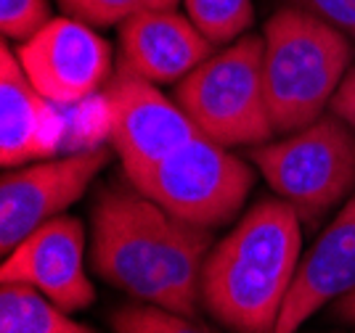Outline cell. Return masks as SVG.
I'll use <instances>...</instances> for the list:
<instances>
[{"mask_svg": "<svg viewBox=\"0 0 355 333\" xmlns=\"http://www.w3.org/2000/svg\"><path fill=\"white\" fill-rule=\"evenodd\" d=\"M51 302L24 283H3L0 291V333H93L88 325L69 320Z\"/></svg>", "mask_w": 355, "mask_h": 333, "instance_id": "14", "label": "cell"}, {"mask_svg": "<svg viewBox=\"0 0 355 333\" xmlns=\"http://www.w3.org/2000/svg\"><path fill=\"white\" fill-rule=\"evenodd\" d=\"M3 283H24L61 309H83L96 291L85 276V231L74 217H53L6 254Z\"/></svg>", "mask_w": 355, "mask_h": 333, "instance_id": "10", "label": "cell"}, {"mask_svg": "<svg viewBox=\"0 0 355 333\" xmlns=\"http://www.w3.org/2000/svg\"><path fill=\"white\" fill-rule=\"evenodd\" d=\"M196 29L212 45L231 43L252 24V0H183Z\"/></svg>", "mask_w": 355, "mask_h": 333, "instance_id": "15", "label": "cell"}, {"mask_svg": "<svg viewBox=\"0 0 355 333\" xmlns=\"http://www.w3.org/2000/svg\"><path fill=\"white\" fill-rule=\"evenodd\" d=\"M112 159L106 148H88L56 161L6 172L0 180V249L8 254L30 233L74 204Z\"/></svg>", "mask_w": 355, "mask_h": 333, "instance_id": "9", "label": "cell"}, {"mask_svg": "<svg viewBox=\"0 0 355 333\" xmlns=\"http://www.w3.org/2000/svg\"><path fill=\"white\" fill-rule=\"evenodd\" d=\"M252 161L300 219L315 225L355 188V130L321 114L282 143L254 145Z\"/></svg>", "mask_w": 355, "mask_h": 333, "instance_id": "5", "label": "cell"}, {"mask_svg": "<svg viewBox=\"0 0 355 333\" xmlns=\"http://www.w3.org/2000/svg\"><path fill=\"white\" fill-rule=\"evenodd\" d=\"M51 21L48 0H0V27L3 35L16 43L30 40L37 29Z\"/></svg>", "mask_w": 355, "mask_h": 333, "instance_id": "18", "label": "cell"}, {"mask_svg": "<svg viewBox=\"0 0 355 333\" xmlns=\"http://www.w3.org/2000/svg\"><path fill=\"white\" fill-rule=\"evenodd\" d=\"M331 114H337L342 122H347L350 127L355 130V66L347 69L345 80L340 82L334 98H331Z\"/></svg>", "mask_w": 355, "mask_h": 333, "instance_id": "20", "label": "cell"}, {"mask_svg": "<svg viewBox=\"0 0 355 333\" xmlns=\"http://www.w3.org/2000/svg\"><path fill=\"white\" fill-rule=\"evenodd\" d=\"M295 8L318 16L321 21L355 40V0H289Z\"/></svg>", "mask_w": 355, "mask_h": 333, "instance_id": "19", "label": "cell"}, {"mask_svg": "<svg viewBox=\"0 0 355 333\" xmlns=\"http://www.w3.org/2000/svg\"><path fill=\"white\" fill-rule=\"evenodd\" d=\"M300 215L263 199L207 254L202 305L236 333H273L300 267Z\"/></svg>", "mask_w": 355, "mask_h": 333, "instance_id": "2", "label": "cell"}, {"mask_svg": "<svg viewBox=\"0 0 355 333\" xmlns=\"http://www.w3.org/2000/svg\"><path fill=\"white\" fill-rule=\"evenodd\" d=\"M35 90L59 106L85 101L112 80V48L96 29L59 16L37 29L16 51Z\"/></svg>", "mask_w": 355, "mask_h": 333, "instance_id": "8", "label": "cell"}, {"mask_svg": "<svg viewBox=\"0 0 355 333\" xmlns=\"http://www.w3.org/2000/svg\"><path fill=\"white\" fill-rule=\"evenodd\" d=\"M0 161L6 170L56 151L61 138V119L51 109L19 64V56L8 45L0 51Z\"/></svg>", "mask_w": 355, "mask_h": 333, "instance_id": "13", "label": "cell"}, {"mask_svg": "<svg viewBox=\"0 0 355 333\" xmlns=\"http://www.w3.org/2000/svg\"><path fill=\"white\" fill-rule=\"evenodd\" d=\"M104 103L112 143L122 159L128 180L148 172L178 148L191 143L196 135H202L180 106L167 101L154 82L122 64L106 82Z\"/></svg>", "mask_w": 355, "mask_h": 333, "instance_id": "7", "label": "cell"}, {"mask_svg": "<svg viewBox=\"0 0 355 333\" xmlns=\"http://www.w3.org/2000/svg\"><path fill=\"white\" fill-rule=\"evenodd\" d=\"M130 183L170 215L209 231L234 219L244 206L254 172L225 145L196 135Z\"/></svg>", "mask_w": 355, "mask_h": 333, "instance_id": "6", "label": "cell"}, {"mask_svg": "<svg viewBox=\"0 0 355 333\" xmlns=\"http://www.w3.org/2000/svg\"><path fill=\"white\" fill-rule=\"evenodd\" d=\"M355 289V193L300 262L273 333L297 328L326 302Z\"/></svg>", "mask_w": 355, "mask_h": 333, "instance_id": "11", "label": "cell"}, {"mask_svg": "<svg viewBox=\"0 0 355 333\" xmlns=\"http://www.w3.org/2000/svg\"><path fill=\"white\" fill-rule=\"evenodd\" d=\"M209 231L170 215L133 183L93 201V270L133 299L193 318L202 302Z\"/></svg>", "mask_w": 355, "mask_h": 333, "instance_id": "1", "label": "cell"}, {"mask_svg": "<svg viewBox=\"0 0 355 333\" xmlns=\"http://www.w3.org/2000/svg\"><path fill=\"white\" fill-rule=\"evenodd\" d=\"M331 312H334V318H340L342 323H350V325H355V289L347 291L345 296H340Z\"/></svg>", "mask_w": 355, "mask_h": 333, "instance_id": "21", "label": "cell"}, {"mask_svg": "<svg viewBox=\"0 0 355 333\" xmlns=\"http://www.w3.org/2000/svg\"><path fill=\"white\" fill-rule=\"evenodd\" d=\"M59 6L90 27H114L146 11H173L178 0H59Z\"/></svg>", "mask_w": 355, "mask_h": 333, "instance_id": "16", "label": "cell"}, {"mask_svg": "<svg viewBox=\"0 0 355 333\" xmlns=\"http://www.w3.org/2000/svg\"><path fill=\"white\" fill-rule=\"evenodd\" d=\"M114 333H215L189 315L157 305H130L112 315Z\"/></svg>", "mask_w": 355, "mask_h": 333, "instance_id": "17", "label": "cell"}, {"mask_svg": "<svg viewBox=\"0 0 355 333\" xmlns=\"http://www.w3.org/2000/svg\"><path fill=\"white\" fill-rule=\"evenodd\" d=\"M263 48V37H241L178 82V106L209 141L260 145L276 132L266 96Z\"/></svg>", "mask_w": 355, "mask_h": 333, "instance_id": "4", "label": "cell"}, {"mask_svg": "<svg viewBox=\"0 0 355 333\" xmlns=\"http://www.w3.org/2000/svg\"><path fill=\"white\" fill-rule=\"evenodd\" d=\"M263 45L266 96L276 132L313 125L347 74V35L289 6L268 19Z\"/></svg>", "mask_w": 355, "mask_h": 333, "instance_id": "3", "label": "cell"}, {"mask_svg": "<svg viewBox=\"0 0 355 333\" xmlns=\"http://www.w3.org/2000/svg\"><path fill=\"white\" fill-rule=\"evenodd\" d=\"M212 53V43L191 19L175 11H146L119 24L122 66L162 85L180 82Z\"/></svg>", "mask_w": 355, "mask_h": 333, "instance_id": "12", "label": "cell"}]
</instances>
